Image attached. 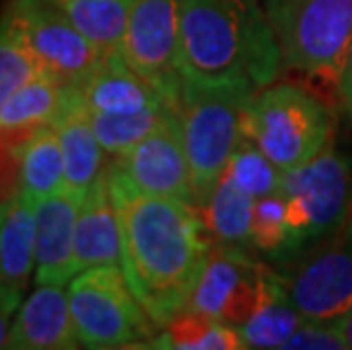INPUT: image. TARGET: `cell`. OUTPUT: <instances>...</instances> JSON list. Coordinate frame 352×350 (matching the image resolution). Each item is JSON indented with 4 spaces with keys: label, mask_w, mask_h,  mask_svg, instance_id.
<instances>
[{
    "label": "cell",
    "mask_w": 352,
    "mask_h": 350,
    "mask_svg": "<svg viewBox=\"0 0 352 350\" xmlns=\"http://www.w3.org/2000/svg\"><path fill=\"white\" fill-rule=\"evenodd\" d=\"M111 198L121 219L123 275L153 321L164 327L186 309L212 252L202 214L177 198Z\"/></svg>",
    "instance_id": "cell-1"
},
{
    "label": "cell",
    "mask_w": 352,
    "mask_h": 350,
    "mask_svg": "<svg viewBox=\"0 0 352 350\" xmlns=\"http://www.w3.org/2000/svg\"><path fill=\"white\" fill-rule=\"evenodd\" d=\"M282 69L280 41L261 0H182V87L248 100L277 82Z\"/></svg>",
    "instance_id": "cell-2"
},
{
    "label": "cell",
    "mask_w": 352,
    "mask_h": 350,
    "mask_svg": "<svg viewBox=\"0 0 352 350\" xmlns=\"http://www.w3.org/2000/svg\"><path fill=\"white\" fill-rule=\"evenodd\" d=\"M289 239L275 269L291 264L332 237L352 214V148L329 144L316 157L282 173Z\"/></svg>",
    "instance_id": "cell-3"
},
{
    "label": "cell",
    "mask_w": 352,
    "mask_h": 350,
    "mask_svg": "<svg viewBox=\"0 0 352 350\" xmlns=\"http://www.w3.org/2000/svg\"><path fill=\"white\" fill-rule=\"evenodd\" d=\"M248 139L282 173L314 160L332 141V114L323 100L296 82H273L243 105Z\"/></svg>",
    "instance_id": "cell-4"
},
{
    "label": "cell",
    "mask_w": 352,
    "mask_h": 350,
    "mask_svg": "<svg viewBox=\"0 0 352 350\" xmlns=\"http://www.w3.org/2000/svg\"><path fill=\"white\" fill-rule=\"evenodd\" d=\"M66 294L85 348H148L157 334L160 325L134 296L121 266L80 271L71 278Z\"/></svg>",
    "instance_id": "cell-5"
},
{
    "label": "cell",
    "mask_w": 352,
    "mask_h": 350,
    "mask_svg": "<svg viewBox=\"0 0 352 350\" xmlns=\"http://www.w3.org/2000/svg\"><path fill=\"white\" fill-rule=\"evenodd\" d=\"M0 28L25 50L41 76L66 89H82L104 62L57 0H7Z\"/></svg>",
    "instance_id": "cell-6"
},
{
    "label": "cell",
    "mask_w": 352,
    "mask_h": 350,
    "mask_svg": "<svg viewBox=\"0 0 352 350\" xmlns=\"http://www.w3.org/2000/svg\"><path fill=\"white\" fill-rule=\"evenodd\" d=\"M284 66L336 82L352 43V0H261Z\"/></svg>",
    "instance_id": "cell-7"
},
{
    "label": "cell",
    "mask_w": 352,
    "mask_h": 350,
    "mask_svg": "<svg viewBox=\"0 0 352 350\" xmlns=\"http://www.w3.org/2000/svg\"><path fill=\"white\" fill-rule=\"evenodd\" d=\"M232 96L193 91L182 87L177 102L179 128L186 148L196 207H202L243 139V105Z\"/></svg>",
    "instance_id": "cell-8"
},
{
    "label": "cell",
    "mask_w": 352,
    "mask_h": 350,
    "mask_svg": "<svg viewBox=\"0 0 352 350\" xmlns=\"http://www.w3.org/2000/svg\"><path fill=\"white\" fill-rule=\"evenodd\" d=\"M104 177L114 196L177 198L196 205L177 107L132 151L111 157Z\"/></svg>",
    "instance_id": "cell-9"
},
{
    "label": "cell",
    "mask_w": 352,
    "mask_h": 350,
    "mask_svg": "<svg viewBox=\"0 0 352 350\" xmlns=\"http://www.w3.org/2000/svg\"><path fill=\"white\" fill-rule=\"evenodd\" d=\"M284 273L287 292L307 321H336L352 309V214L323 243Z\"/></svg>",
    "instance_id": "cell-10"
},
{
    "label": "cell",
    "mask_w": 352,
    "mask_h": 350,
    "mask_svg": "<svg viewBox=\"0 0 352 350\" xmlns=\"http://www.w3.org/2000/svg\"><path fill=\"white\" fill-rule=\"evenodd\" d=\"M268 271L271 266L261 264L254 250L214 243L186 309L232 327L243 325L257 307Z\"/></svg>",
    "instance_id": "cell-11"
},
{
    "label": "cell",
    "mask_w": 352,
    "mask_h": 350,
    "mask_svg": "<svg viewBox=\"0 0 352 350\" xmlns=\"http://www.w3.org/2000/svg\"><path fill=\"white\" fill-rule=\"evenodd\" d=\"M179 7L182 0H137L121 46L127 66L168 96L175 105L182 91L177 71Z\"/></svg>",
    "instance_id": "cell-12"
},
{
    "label": "cell",
    "mask_w": 352,
    "mask_h": 350,
    "mask_svg": "<svg viewBox=\"0 0 352 350\" xmlns=\"http://www.w3.org/2000/svg\"><path fill=\"white\" fill-rule=\"evenodd\" d=\"M82 196L59 189L34 203V255L36 285H66L76 275V226Z\"/></svg>",
    "instance_id": "cell-13"
},
{
    "label": "cell",
    "mask_w": 352,
    "mask_h": 350,
    "mask_svg": "<svg viewBox=\"0 0 352 350\" xmlns=\"http://www.w3.org/2000/svg\"><path fill=\"white\" fill-rule=\"evenodd\" d=\"M82 346L73 323L64 285H39L21 303L12 321L7 348L12 350H73Z\"/></svg>",
    "instance_id": "cell-14"
},
{
    "label": "cell",
    "mask_w": 352,
    "mask_h": 350,
    "mask_svg": "<svg viewBox=\"0 0 352 350\" xmlns=\"http://www.w3.org/2000/svg\"><path fill=\"white\" fill-rule=\"evenodd\" d=\"M50 125L57 130L64 153V187L85 198L107 168V153L96 137L80 89H66L64 105Z\"/></svg>",
    "instance_id": "cell-15"
},
{
    "label": "cell",
    "mask_w": 352,
    "mask_h": 350,
    "mask_svg": "<svg viewBox=\"0 0 352 350\" xmlns=\"http://www.w3.org/2000/svg\"><path fill=\"white\" fill-rule=\"evenodd\" d=\"M121 219L109 193L107 177L102 173L80 203L73 271L80 273L94 266H121Z\"/></svg>",
    "instance_id": "cell-16"
},
{
    "label": "cell",
    "mask_w": 352,
    "mask_h": 350,
    "mask_svg": "<svg viewBox=\"0 0 352 350\" xmlns=\"http://www.w3.org/2000/svg\"><path fill=\"white\" fill-rule=\"evenodd\" d=\"M80 94L89 111L102 114H139L146 109L175 105L151 82L137 76L121 53L104 57L102 66L82 85Z\"/></svg>",
    "instance_id": "cell-17"
},
{
    "label": "cell",
    "mask_w": 352,
    "mask_h": 350,
    "mask_svg": "<svg viewBox=\"0 0 352 350\" xmlns=\"http://www.w3.org/2000/svg\"><path fill=\"white\" fill-rule=\"evenodd\" d=\"M34 269V200L21 196L0 212V278L16 307Z\"/></svg>",
    "instance_id": "cell-18"
},
{
    "label": "cell",
    "mask_w": 352,
    "mask_h": 350,
    "mask_svg": "<svg viewBox=\"0 0 352 350\" xmlns=\"http://www.w3.org/2000/svg\"><path fill=\"white\" fill-rule=\"evenodd\" d=\"M302 321V314L287 292L284 273L271 269L257 307L248 321L236 327V332L245 348H282Z\"/></svg>",
    "instance_id": "cell-19"
},
{
    "label": "cell",
    "mask_w": 352,
    "mask_h": 350,
    "mask_svg": "<svg viewBox=\"0 0 352 350\" xmlns=\"http://www.w3.org/2000/svg\"><path fill=\"white\" fill-rule=\"evenodd\" d=\"M205 221L207 234L216 245H234V248H252V210L254 198L236 187L228 175L221 177L207 203L198 207ZM257 252V250H254Z\"/></svg>",
    "instance_id": "cell-20"
},
{
    "label": "cell",
    "mask_w": 352,
    "mask_h": 350,
    "mask_svg": "<svg viewBox=\"0 0 352 350\" xmlns=\"http://www.w3.org/2000/svg\"><path fill=\"white\" fill-rule=\"evenodd\" d=\"M69 19L100 53H121L123 36L137 0H57Z\"/></svg>",
    "instance_id": "cell-21"
},
{
    "label": "cell",
    "mask_w": 352,
    "mask_h": 350,
    "mask_svg": "<svg viewBox=\"0 0 352 350\" xmlns=\"http://www.w3.org/2000/svg\"><path fill=\"white\" fill-rule=\"evenodd\" d=\"M148 348H173V350H241L245 344L236 327L219 318L184 309L155 334Z\"/></svg>",
    "instance_id": "cell-22"
},
{
    "label": "cell",
    "mask_w": 352,
    "mask_h": 350,
    "mask_svg": "<svg viewBox=\"0 0 352 350\" xmlns=\"http://www.w3.org/2000/svg\"><path fill=\"white\" fill-rule=\"evenodd\" d=\"M21 180L23 196L34 203L64 189V153L52 125H41L28 139L21 157Z\"/></svg>",
    "instance_id": "cell-23"
},
{
    "label": "cell",
    "mask_w": 352,
    "mask_h": 350,
    "mask_svg": "<svg viewBox=\"0 0 352 350\" xmlns=\"http://www.w3.org/2000/svg\"><path fill=\"white\" fill-rule=\"evenodd\" d=\"M66 87L48 76H36L25 82L0 109V128L5 130H39L50 125L64 105Z\"/></svg>",
    "instance_id": "cell-24"
},
{
    "label": "cell",
    "mask_w": 352,
    "mask_h": 350,
    "mask_svg": "<svg viewBox=\"0 0 352 350\" xmlns=\"http://www.w3.org/2000/svg\"><path fill=\"white\" fill-rule=\"evenodd\" d=\"M175 105L146 109L139 114H102V111H89L91 116L94 132L98 137L100 146L104 148L107 157H118L132 151L141 139H146L160 125L168 111H173Z\"/></svg>",
    "instance_id": "cell-25"
},
{
    "label": "cell",
    "mask_w": 352,
    "mask_h": 350,
    "mask_svg": "<svg viewBox=\"0 0 352 350\" xmlns=\"http://www.w3.org/2000/svg\"><path fill=\"white\" fill-rule=\"evenodd\" d=\"M289 239L287 200L280 191L254 198L252 210V248L273 266L280 262Z\"/></svg>",
    "instance_id": "cell-26"
},
{
    "label": "cell",
    "mask_w": 352,
    "mask_h": 350,
    "mask_svg": "<svg viewBox=\"0 0 352 350\" xmlns=\"http://www.w3.org/2000/svg\"><path fill=\"white\" fill-rule=\"evenodd\" d=\"M226 175L232 177L236 187L250 193L252 198L277 193L282 184V171L248 139H241V144L236 146Z\"/></svg>",
    "instance_id": "cell-27"
},
{
    "label": "cell",
    "mask_w": 352,
    "mask_h": 350,
    "mask_svg": "<svg viewBox=\"0 0 352 350\" xmlns=\"http://www.w3.org/2000/svg\"><path fill=\"white\" fill-rule=\"evenodd\" d=\"M36 130H5L0 128V212L23 196L21 157L28 139Z\"/></svg>",
    "instance_id": "cell-28"
},
{
    "label": "cell",
    "mask_w": 352,
    "mask_h": 350,
    "mask_svg": "<svg viewBox=\"0 0 352 350\" xmlns=\"http://www.w3.org/2000/svg\"><path fill=\"white\" fill-rule=\"evenodd\" d=\"M36 76H41V73L32 59L0 28V109L5 107V102L12 98L14 91H19L25 82Z\"/></svg>",
    "instance_id": "cell-29"
},
{
    "label": "cell",
    "mask_w": 352,
    "mask_h": 350,
    "mask_svg": "<svg viewBox=\"0 0 352 350\" xmlns=\"http://www.w3.org/2000/svg\"><path fill=\"white\" fill-rule=\"evenodd\" d=\"M348 341L341 321H302L282 350H346Z\"/></svg>",
    "instance_id": "cell-30"
},
{
    "label": "cell",
    "mask_w": 352,
    "mask_h": 350,
    "mask_svg": "<svg viewBox=\"0 0 352 350\" xmlns=\"http://www.w3.org/2000/svg\"><path fill=\"white\" fill-rule=\"evenodd\" d=\"M334 87H336V98L341 102L343 114H346L348 123L352 125V43L346 53V59H343V64H341V71H339V76H336Z\"/></svg>",
    "instance_id": "cell-31"
},
{
    "label": "cell",
    "mask_w": 352,
    "mask_h": 350,
    "mask_svg": "<svg viewBox=\"0 0 352 350\" xmlns=\"http://www.w3.org/2000/svg\"><path fill=\"white\" fill-rule=\"evenodd\" d=\"M12 314L14 311L5 305H0V348H7V339H10V327H12Z\"/></svg>",
    "instance_id": "cell-32"
},
{
    "label": "cell",
    "mask_w": 352,
    "mask_h": 350,
    "mask_svg": "<svg viewBox=\"0 0 352 350\" xmlns=\"http://www.w3.org/2000/svg\"><path fill=\"white\" fill-rule=\"evenodd\" d=\"M339 321H341V327H343V334H346L348 348H352V309L348 311V314H343Z\"/></svg>",
    "instance_id": "cell-33"
},
{
    "label": "cell",
    "mask_w": 352,
    "mask_h": 350,
    "mask_svg": "<svg viewBox=\"0 0 352 350\" xmlns=\"http://www.w3.org/2000/svg\"><path fill=\"white\" fill-rule=\"evenodd\" d=\"M0 305H5V307H10L12 311H16V305L10 300V296H7V289L3 285V278H0Z\"/></svg>",
    "instance_id": "cell-34"
}]
</instances>
